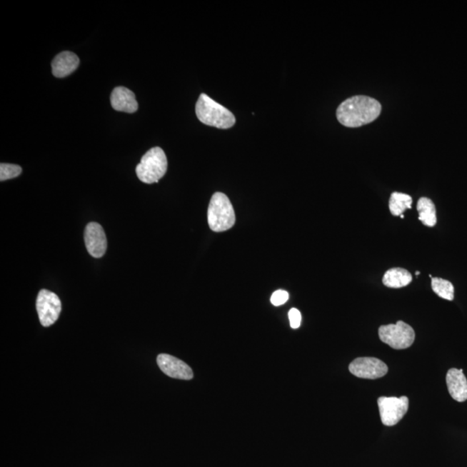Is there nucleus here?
I'll return each mask as SVG.
<instances>
[{
    "label": "nucleus",
    "mask_w": 467,
    "mask_h": 467,
    "mask_svg": "<svg viewBox=\"0 0 467 467\" xmlns=\"http://www.w3.org/2000/svg\"><path fill=\"white\" fill-rule=\"evenodd\" d=\"M381 111L382 106L378 101L366 96H356L338 106L337 118L347 128H358L374 121Z\"/></svg>",
    "instance_id": "nucleus-1"
},
{
    "label": "nucleus",
    "mask_w": 467,
    "mask_h": 467,
    "mask_svg": "<svg viewBox=\"0 0 467 467\" xmlns=\"http://www.w3.org/2000/svg\"><path fill=\"white\" fill-rule=\"evenodd\" d=\"M196 114L204 124L215 126L216 129H229L236 123L235 116L228 109L217 104L206 94H201L196 102Z\"/></svg>",
    "instance_id": "nucleus-2"
},
{
    "label": "nucleus",
    "mask_w": 467,
    "mask_h": 467,
    "mask_svg": "<svg viewBox=\"0 0 467 467\" xmlns=\"http://www.w3.org/2000/svg\"><path fill=\"white\" fill-rule=\"evenodd\" d=\"M236 215L231 200L222 192L212 196L208 208V224L212 231L223 232L231 229Z\"/></svg>",
    "instance_id": "nucleus-3"
},
{
    "label": "nucleus",
    "mask_w": 467,
    "mask_h": 467,
    "mask_svg": "<svg viewBox=\"0 0 467 467\" xmlns=\"http://www.w3.org/2000/svg\"><path fill=\"white\" fill-rule=\"evenodd\" d=\"M167 166L165 151L161 147H154L143 156L136 167V174L143 183H158L165 176Z\"/></svg>",
    "instance_id": "nucleus-4"
},
{
    "label": "nucleus",
    "mask_w": 467,
    "mask_h": 467,
    "mask_svg": "<svg viewBox=\"0 0 467 467\" xmlns=\"http://www.w3.org/2000/svg\"><path fill=\"white\" fill-rule=\"evenodd\" d=\"M378 335L381 341L395 350H404L411 347L416 339L412 327L403 321L380 326Z\"/></svg>",
    "instance_id": "nucleus-5"
},
{
    "label": "nucleus",
    "mask_w": 467,
    "mask_h": 467,
    "mask_svg": "<svg viewBox=\"0 0 467 467\" xmlns=\"http://www.w3.org/2000/svg\"><path fill=\"white\" fill-rule=\"evenodd\" d=\"M378 404L381 420L384 426L392 427L401 421L408 411L407 396L379 397Z\"/></svg>",
    "instance_id": "nucleus-6"
},
{
    "label": "nucleus",
    "mask_w": 467,
    "mask_h": 467,
    "mask_svg": "<svg viewBox=\"0 0 467 467\" xmlns=\"http://www.w3.org/2000/svg\"><path fill=\"white\" fill-rule=\"evenodd\" d=\"M36 306L41 325L43 326H51L59 319L61 304L56 293L46 289L41 290L36 298Z\"/></svg>",
    "instance_id": "nucleus-7"
},
{
    "label": "nucleus",
    "mask_w": 467,
    "mask_h": 467,
    "mask_svg": "<svg viewBox=\"0 0 467 467\" xmlns=\"http://www.w3.org/2000/svg\"><path fill=\"white\" fill-rule=\"evenodd\" d=\"M349 371L356 378L375 380L386 376L387 364L376 358H358L350 363Z\"/></svg>",
    "instance_id": "nucleus-8"
},
{
    "label": "nucleus",
    "mask_w": 467,
    "mask_h": 467,
    "mask_svg": "<svg viewBox=\"0 0 467 467\" xmlns=\"http://www.w3.org/2000/svg\"><path fill=\"white\" fill-rule=\"evenodd\" d=\"M84 241L90 256L101 258L105 255L108 248L104 228L97 223H89L85 228Z\"/></svg>",
    "instance_id": "nucleus-9"
},
{
    "label": "nucleus",
    "mask_w": 467,
    "mask_h": 467,
    "mask_svg": "<svg viewBox=\"0 0 467 467\" xmlns=\"http://www.w3.org/2000/svg\"><path fill=\"white\" fill-rule=\"evenodd\" d=\"M157 363L163 373L170 378L181 380L194 378V371L187 363L174 356L161 354L158 356Z\"/></svg>",
    "instance_id": "nucleus-10"
},
{
    "label": "nucleus",
    "mask_w": 467,
    "mask_h": 467,
    "mask_svg": "<svg viewBox=\"0 0 467 467\" xmlns=\"http://www.w3.org/2000/svg\"><path fill=\"white\" fill-rule=\"evenodd\" d=\"M446 381L452 398L458 403H464L467 400V379L462 368H450L446 373Z\"/></svg>",
    "instance_id": "nucleus-11"
},
{
    "label": "nucleus",
    "mask_w": 467,
    "mask_h": 467,
    "mask_svg": "<svg viewBox=\"0 0 467 467\" xmlns=\"http://www.w3.org/2000/svg\"><path fill=\"white\" fill-rule=\"evenodd\" d=\"M110 101L112 108L116 111L133 114L136 112L139 108L134 93L125 87L114 89Z\"/></svg>",
    "instance_id": "nucleus-12"
},
{
    "label": "nucleus",
    "mask_w": 467,
    "mask_h": 467,
    "mask_svg": "<svg viewBox=\"0 0 467 467\" xmlns=\"http://www.w3.org/2000/svg\"><path fill=\"white\" fill-rule=\"evenodd\" d=\"M80 59L75 53L71 51L61 52L52 61V73L57 78L66 77L79 66Z\"/></svg>",
    "instance_id": "nucleus-13"
},
{
    "label": "nucleus",
    "mask_w": 467,
    "mask_h": 467,
    "mask_svg": "<svg viewBox=\"0 0 467 467\" xmlns=\"http://www.w3.org/2000/svg\"><path fill=\"white\" fill-rule=\"evenodd\" d=\"M412 274L401 268H393L384 273L383 283L389 288H401L411 283Z\"/></svg>",
    "instance_id": "nucleus-14"
},
{
    "label": "nucleus",
    "mask_w": 467,
    "mask_h": 467,
    "mask_svg": "<svg viewBox=\"0 0 467 467\" xmlns=\"http://www.w3.org/2000/svg\"><path fill=\"white\" fill-rule=\"evenodd\" d=\"M419 220L425 226L433 227L437 224L436 208L433 201L428 198H421L417 203Z\"/></svg>",
    "instance_id": "nucleus-15"
},
{
    "label": "nucleus",
    "mask_w": 467,
    "mask_h": 467,
    "mask_svg": "<svg viewBox=\"0 0 467 467\" xmlns=\"http://www.w3.org/2000/svg\"><path fill=\"white\" fill-rule=\"evenodd\" d=\"M412 201L411 196L408 194L393 192L388 202L389 211L393 216L403 215L404 211L412 208Z\"/></svg>",
    "instance_id": "nucleus-16"
},
{
    "label": "nucleus",
    "mask_w": 467,
    "mask_h": 467,
    "mask_svg": "<svg viewBox=\"0 0 467 467\" xmlns=\"http://www.w3.org/2000/svg\"><path fill=\"white\" fill-rule=\"evenodd\" d=\"M432 289L438 296L446 301H453L454 298L453 285L449 281L441 278H432Z\"/></svg>",
    "instance_id": "nucleus-17"
},
{
    "label": "nucleus",
    "mask_w": 467,
    "mask_h": 467,
    "mask_svg": "<svg viewBox=\"0 0 467 467\" xmlns=\"http://www.w3.org/2000/svg\"><path fill=\"white\" fill-rule=\"evenodd\" d=\"M22 174V168L17 165H12V164L2 163L0 165V180L6 181V180L11 179L19 177Z\"/></svg>",
    "instance_id": "nucleus-18"
},
{
    "label": "nucleus",
    "mask_w": 467,
    "mask_h": 467,
    "mask_svg": "<svg viewBox=\"0 0 467 467\" xmlns=\"http://www.w3.org/2000/svg\"><path fill=\"white\" fill-rule=\"evenodd\" d=\"M289 294L286 291L277 290L272 294L271 303L273 306H280L284 305L288 301Z\"/></svg>",
    "instance_id": "nucleus-19"
},
{
    "label": "nucleus",
    "mask_w": 467,
    "mask_h": 467,
    "mask_svg": "<svg viewBox=\"0 0 467 467\" xmlns=\"http://www.w3.org/2000/svg\"><path fill=\"white\" fill-rule=\"evenodd\" d=\"M290 326L293 329H298L301 323V311L296 308H292L288 313Z\"/></svg>",
    "instance_id": "nucleus-20"
},
{
    "label": "nucleus",
    "mask_w": 467,
    "mask_h": 467,
    "mask_svg": "<svg viewBox=\"0 0 467 467\" xmlns=\"http://www.w3.org/2000/svg\"><path fill=\"white\" fill-rule=\"evenodd\" d=\"M419 274H420V272H419V271H417V272H416V276H419Z\"/></svg>",
    "instance_id": "nucleus-21"
},
{
    "label": "nucleus",
    "mask_w": 467,
    "mask_h": 467,
    "mask_svg": "<svg viewBox=\"0 0 467 467\" xmlns=\"http://www.w3.org/2000/svg\"><path fill=\"white\" fill-rule=\"evenodd\" d=\"M401 219H404V215H401Z\"/></svg>",
    "instance_id": "nucleus-22"
}]
</instances>
